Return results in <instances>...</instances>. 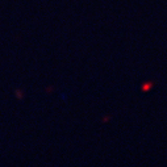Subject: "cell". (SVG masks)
<instances>
[{
  "label": "cell",
  "mask_w": 167,
  "mask_h": 167,
  "mask_svg": "<svg viewBox=\"0 0 167 167\" xmlns=\"http://www.w3.org/2000/svg\"><path fill=\"white\" fill-rule=\"evenodd\" d=\"M153 87H154V82H145V83H142V86H141V91L149 92Z\"/></svg>",
  "instance_id": "obj_1"
},
{
  "label": "cell",
  "mask_w": 167,
  "mask_h": 167,
  "mask_svg": "<svg viewBox=\"0 0 167 167\" xmlns=\"http://www.w3.org/2000/svg\"><path fill=\"white\" fill-rule=\"evenodd\" d=\"M15 95H16V97H17V99H22V96H24V95H22L21 90H17V91L15 92Z\"/></svg>",
  "instance_id": "obj_2"
},
{
  "label": "cell",
  "mask_w": 167,
  "mask_h": 167,
  "mask_svg": "<svg viewBox=\"0 0 167 167\" xmlns=\"http://www.w3.org/2000/svg\"><path fill=\"white\" fill-rule=\"evenodd\" d=\"M109 120V117H108V116H107V117H104L103 118V123H107V121H108Z\"/></svg>",
  "instance_id": "obj_3"
}]
</instances>
